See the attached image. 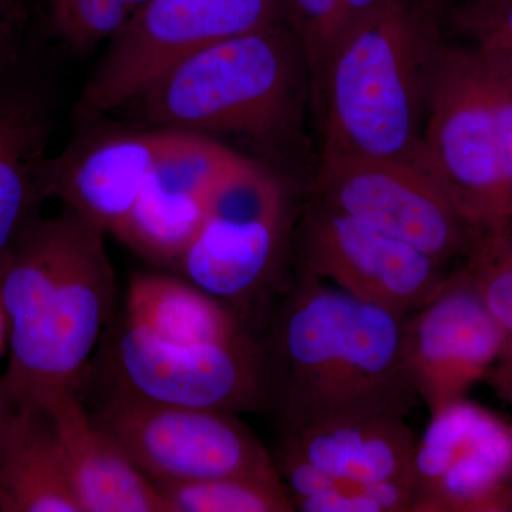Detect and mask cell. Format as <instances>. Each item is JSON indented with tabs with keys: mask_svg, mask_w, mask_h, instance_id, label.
<instances>
[{
	"mask_svg": "<svg viewBox=\"0 0 512 512\" xmlns=\"http://www.w3.org/2000/svg\"><path fill=\"white\" fill-rule=\"evenodd\" d=\"M406 318L299 269L262 340L279 436L409 412L416 392L404 365Z\"/></svg>",
	"mask_w": 512,
	"mask_h": 512,
	"instance_id": "obj_1",
	"label": "cell"
},
{
	"mask_svg": "<svg viewBox=\"0 0 512 512\" xmlns=\"http://www.w3.org/2000/svg\"><path fill=\"white\" fill-rule=\"evenodd\" d=\"M104 234L72 208L40 218L0 271L9 367L2 382L15 404L60 390L86 392L90 356L116 302Z\"/></svg>",
	"mask_w": 512,
	"mask_h": 512,
	"instance_id": "obj_2",
	"label": "cell"
},
{
	"mask_svg": "<svg viewBox=\"0 0 512 512\" xmlns=\"http://www.w3.org/2000/svg\"><path fill=\"white\" fill-rule=\"evenodd\" d=\"M446 33L437 20L390 0L311 70L320 156L416 161Z\"/></svg>",
	"mask_w": 512,
	"mask_h": 512,
	"instance_id": "obj_3",
	"label": "cell"
},
{
	"mask_svg": "<svg viewBox=\"0 0 512 512\" xmlns=\"http://www.w3.org/2000/svg\"><path fill=\"white\" fill-rule=\"evenodd\" d=\"M308 103L305 50L282 20L201 50L124 109L148 128L281 147L301 131Z\"/></svg>",
	"mask_w": 512,
	"mask_h": 512,
	"instance_id": "obj_4",
	"label": "cell"
},
{
	"mask_svg": "<svg viewBox=\"0 0 512 512\" xmlns=\"http://www.w3.org/2000/svg\"><path fill=\"white\" fill-rule=\"evenodd\" d=\"M417 164L446 192L476 239L510 232L493 86L476 47L444 39Z\"/></svg>",
	"mask_w": 512,
	"mask_h": 512,
	"instance_id": "obj_5",
	"label": "cell"
},
{
	"mask_svg": "<svg viewBox=\"0 0 512 512\" xmlns=\"http://www.w3.org/2000/svg\"><path fill=\"white\" fill-rule=\"evenodd\" d=\"M104 333L107 394L163 406L268 413L264 348L249 333L224 342L180 345L128 322Z\"/></svg>",
	"mask_w": 512,
	"mask_h": 512,
	"instance_id": "obj_6",
	"label": "cell"
},
{
	"mask_svg": "<svg viewBox=\"0 0 512 512\" xmlns=\"http://www.w3.org/2000/svg\"><path fill=\"white\" fill-rule=\"evenodd\" d=\"M282 20H288L285 0H150L107 43L74 120L90 126L123 110L201 50Z\"/></svg>",
	"mask_w": 512,
	"mask_h": 512,
	"instance_id": "obj_7",
	"label": "cell"
},
{
	"mask_svg": "<svg viewBox=\"0 0 512 512\" xmlns=\"http://www.w3.org/2000/svg\"><path fill=\"white\" fill-rule=\"evenodd\" d=\"M292 231L284 184L254 163L217 192L174 269L244 319L278 282Z\"/></svg>",
	"mask_w": 512,
	"mask_h": 512,
	"instance_id": "obj_8",
	"label": "cell"
},
{
	"mask_svg": "<svg viewBox=\"0 0 512 512\" xmlns=\"http://www.w3.org/2000/svg\"><path fill=\"white\" fill-rule=\"evenodd\" d=\"M154 484L221 477L282 483L274 456L237 414L106 394L90 412Z\"/></svg>",
	"mask_w": 512,
	"mask_h": 512,
	"instance_id": "obj_9",
	"label": "cell"
},
{
	"mask_svg": "<svg viewBox=\"0 0 512 512\" xmlns=\"http://www.w3.org/2000/svg\"><path fill=\"white\" fill-rule=\"evenodd\" d=\"M315 198L446 266L476 241L446 192L416 161L320 156Z\"/></svg>",
	"mask_w": 512,
	"mask_h": 512,
	"instance_id": "obj_10",
	"label": "cell"
},
{
	"mask_svg": "<svg viewBox=\"0 0 512 512\" xmlns=\"http://www.w3.org/2000/svg\"><path fill=\"white\" fill-rule=\"evenodd\" d=\"M295 234L299 269L402 316L446 282V265L315 197Z\"/></svg>",
	"mask_w": 512,
	"mask_h": 512,
	"instance_id": "obj_11",
	"label": "cell"
},
{
	"mask_svg": "<svg viewBox=\"0 0 512 512\" xmlns=\"http://www.w3.org/2000/svg\"><path fill=\"white\" fill-rule=\"evenodd\" d=\"M430 414L414 454L412 512L512 511V426L467 397Z\"/></svg>",
	"mask_w": 512,
	"mask_h": 512,
	"instance_id": "obj_12",
	"label": "cell"
},
{
	"mask_svg": "<svg viewBox=\"0 0 512 512\" xmlns=\"http://www.w3.org/2000/svg\"><path fill=\"white\" fill-rule=\"evenodd\" d=\"M508 335L485 308L463 268L404 323L403 355L414 392L430 413L490 376Z\"/></svg>",
	"mask_w": 512,
	"mask_h": 512,
	"instance_id": "obj_13",
	"label": "cell"
},
{
	"mask_svg": "<svg viewBox=\"0 0 512 512\" xmlns=\"http://www.w3.org/2000/svg\"><path fill=\"white\" fill-rule=\"evenodd\" d=\"M53 83L25 50L0 70V271L52 198Z\"/></svg>",
	"mask_w": 512,
	"mask_h": 512,
	"instance_id": "obj_14",
	"label": "cell"
},
{
	"mask_svg": "<svg viewBox=\"0 0 512 512\" xmlns=\"http://www.w3.org/2000/svg\"><path fill=\"white\" fill-rule=\"evenodd\" d=\"M252 164L221 141L192 134L148 175L117 238L150 264L174 269L217 192Z\"/></svg>",
	"mask_w": 512,
	"mask_h": 512,
	"instance_id": "obj_15",
	"label": "cell"
},
{
	"mask_svg": "<svg viewBox=\"0 0 512 512\" xmlns=\"http://www.w3.org/2000/svg\"><path fill=\"white\" fill-rule=\"evenodd\" d=\"M191 136L153 128L96 134L74 143L53 156L52 198L117 237L148 175Z\"/></svg>",
	"mask_w": 512,
	"mask_h": 512,
	"instance_id": "obj_16",
	"label": "cell"
},
{
	"mask_svg": "<svg viewBox=\"0 0 512 512\" xmlns=\"http://www.w3.org/2000/svg\"><path fill=\"white\" fill-rule=\"evenodd\" d=\"M35 404L55 421L83 512H171L156 484L97 426L82 393L60 390Z\"/></svg>",
	"mask_w": 512,
	"mask_h": 512,
	"instance_id": "obj_17",
	"label": "cell"
},
{
	"mask_svg": "<svg viewBox=\"0 0 512 512\" xmlns=\"http://www.w3.org/2000/svg\"><path fill=\"white\" fill-rule=\"evenodd\" d=\"M404 416L384 413L336 421L281 434L279 441L335 476L413 487L417 443Z\"/></svg>",
	"mask_w": 512,
	"mask_h": 512,
	"instance_id": "obj_18",
	"label": "cell"
},
{
	"mask_svg": "<svg viewBox=\"0 0 512 512\" xmlns=\"http://www.w3.org/2000/svg\"><path fill=\"white\" fill-rule=\"evenodd\" d=\"M0 512H83L47 410L15 404L0 443Z\"/></svg>",
	"mask_w": 512,
	"mask_h": 512,
	"instance_id": "obj_19",
	"label": "cell"
},
{
	"mask_svg": "<svg viewBox=\"0 0 512 512\" xmlns=\"http://www.w3.org/2000/svg\"><path fill=\"white\" fill-rule=\"evenodd\" d=\"M128 322L180 345L224 342L248 333L244 319L184 276L144 272L128 284Z\"/></svg>",
	"mask_w": 512,
	"mask_h": 512,
	"instance_id": "obj_20",
	"label": "cell"
},
{
	"mask_svg": "<svg viewBox=\"0 0 512 512\" xmlns=\"http://www.w3.org/2000/svg\"><path fill=\"white\" fill-rule=\"evenodd\" d=\"M292 504L303 512H412L414 491L404 483H360L305 463L292 477Z\"/></svg>",
	"mask_w": 512,
	"mask_h": 512,
	"instance_id": "obj_21",
	"label": "cell"
},
{
	"mask_svg": "<svg viewBox=\"0 0 512 512\" xmlns=\"http://www.w3.org/2000/svg\"><path fill=\"white\" fill-rule=\"evenodd\" d=\"M171 512H292L284 483L254 477H221L156 484Z\"/></svg>",
	"mask_w": 512,
	"mask_h": 512,
	"instance_id": "obj_22",
	"label": "cell"
},
{
	"mask_svg": "<svg viewBox=\"0 0 512 512\" xmlns=\"http://www.w3.org/2000/svg\"><path fill=\"white\" fill-rule=\"evenodd\" d=\"M150 0H42L49 29L64 45L87 52L109 43Z\"/></svg>",
	"mask_w": 512,
	"mask_h": 512,
	"instance_id": "obj_23",
	"label": "cell"
},
{
	"mask_svg": "<svg viewBox=\"0 0 512 512\" xmlns=\"http://www.w3.org/2000/svg\"><path fill=\"white\" fill-rule=\"evenodd\" d=\"M464 271L485 308L512 338V239L480 237L468 252Z\"/></svg>",
	"mask_w": 512,
	"mask_h": 512,
	"instance_id": "obj_24",
	"label": "cell"
},
{
	"mask_svg": "<svg viewBox=\"0 0 512 512\" xmlns=\"http://www.w3.org/2000/svg\"><path fill=\"white\" fill-rule=\"evenodd\" d=\"M340 0H285L286 18L301 40L309 73L339 39Z\"/></svg>",
	"mask_w": 512,
	"mask_h": 512,
	"instance_id": "obj_25",
	"label": "cell"
},
{
	"mask_svg": "<svg viewBox=\"0 0 512 512\" xmlns=\"http://www.w3.org/2000/svg\"><path fill=\"white\" fill-rule=\"evenodd\" d=\"M42 0H0V70L28 49L30 28Z\"/></svg>",
	"mask_w": 512,
	"mask_h": 512,
	"instance_id": "obj_26",
	"label": "cell"
},
{
	"mask_svg": "<svg viewBox=\"0 0 512 512\" xmlns=\"http://www.w3.org/2000/svg\"><path fill=\"white\" fill-rule=\"evenodd\" d=\"M483 57L488 70H490L491 86H493L495 120H497L498 140H500L501 170H503L508 207H510L512 215V74L490 62L484 55Z\"/></svg>",
	"mask_w": 512,
	"mask_h": 512,
	"instance_id": "obj_27",
	"label": "cell"
},
{
	"mask_svg": "<svg viewBox=\"0 0 512 512\" xmlns=\"http://www.w3.org/2000/svg\"><path fill=\"white\" fill-rule=\"evenodd\" d=\"M402 2L437 20L441 25L451 10L458 8L463 3L470 2V0H402Z\"/></svg>",
	"mask_w": 512,
	"mask_h": 512,
	"instance_id": "obj_28",
	"label": "cell"
},
{
	"mask_svg": "<svg viewBox=\"0 0 512 512\" xmlns=\"http://www.w3.org/2000/svg\"><path fill=\"white\" fill-rule=\"evenodd\" d=\"M493 370L490 373L491 383L505 402L512 406V365L497 363Z\"/></svg>",
	"mask_w": 512,
	"mask_h": 512,
	"instance_id": "obj_29",
	"label": "cell"
},
{
	"mask_svg": "<svg viewBox=\"0 0 512 512\" xmlns=\"http://www.w3.org/2000/svg\"><path fill=\"white\" fill-rule=\"evenodd\" d=\"M13 410H15V403L12 402L8 392H6L5 384L0 380V443H2L5 431L8 429Z\"/></svg>",
	"mask_w": 512,
	"mask_h": 512,
	"instance_id": "obj_30",
	"label": "cell"
},
{
	"mask_svg": "<svg viewBox=\"0 0 512 512\" xmlns=\"http://www.w3.org/2000/svg\"><path fill=\"white\" fill-rule=\"evenodd\" d=\"M6 343H8V319H6L5 309L0 301V353L5 349Z\"/></svg>",
	"mask_w": 512,
	"mask_h": 512,
	"instance_id": "obj_31",
	"label": "cell"
},
{
	"mask_svg": "<svg viewBox=\"0 0 512 512\" xmlns=\"http://www.w3.org/2000/svg\"><path fill=\"white\" fill-rule=\"evenodd\" d=\"M505 365H512V338H508L507 345H505L503 355H501L500 362Z\"/></svg>",
	"mask_w": 512,
	"mask_h": 512,
	"instance_id": "obj_32",
	"label": "cell"
},
{
	"mask_svg": "<svg viewBox=\"0 0 512 512\" xmlns=\"http://www.w3.org/2000/svg\"><path fill=\"white\" fill-rule=\"evenodd\" d=\"M508 235H510L511 239H512V227L510 229V232H508Z\"/></svg>",
	"mask_w": 512,
	"mask_h": 512,
	"instance_id": "obj_33",
	"label": "cell"
}]
</instances>
